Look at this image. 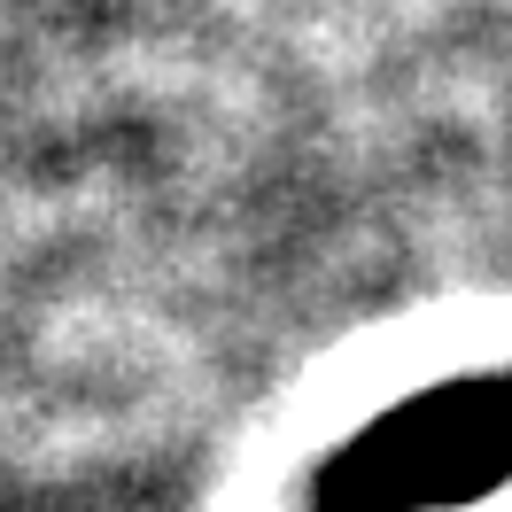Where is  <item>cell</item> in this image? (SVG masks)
Here are the masks:
<instances>
[{"instance_id":"1","label":"cell","mask_w":512,"mask_h":512,"mask_svg":"<svg viewBox=\"0 0 512 512\" xmlns=\"http://www.w3.org/2000/svg\"><path fill=\"white\" fill-rule=\"evenodd\" d=\"M512 481V373H466L396 404L319 474L311 512H443Z\"/></svg>"}]
</instances>
